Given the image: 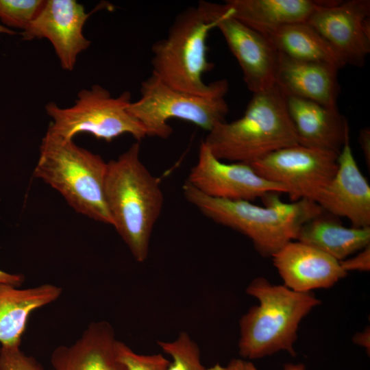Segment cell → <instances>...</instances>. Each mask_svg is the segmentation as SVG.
<instances>
[{"label":"cell","mask_w":370,"mask_h":370,"mask_svg":"<svg viewBox=\"0 0 370 370\" xmlns=\"http://www.w3.org/2000/svg\"><path fill=\"white\" fill-rule=\"evenodd\" d=\"M188 202L218 224L247 236L262 256L272 257L288 243L296 240L301 226L323 210L314 201L283 202L277 193L264 195V206L243 200L208 197L187 181L182 186Z\"/></svg>","instance_id":"obj_1"},{"label":"cell","mask_w":370,"mask_h":370,"mask_svg":"<svg viewBox=\"0 0 370 370\" xmlns=\"http://www.w3.org/2000/svg\"><path fill=\"white\" fill-rule=\"evenodd\" d=\"M112 226L134 258L144 262L151 236L164 204L158 178L140 158V143H133L117 158L108 162L104 185Z\"/></svg>","instance_id":"obj_2"},{"label":"cell","mask_w":370,"mask_h":370,"mask_svg":"<svg viewBox=\"0 0 370 370\" xmlns=\"http://www.w3.org/2000/svg\"><path fill=\"white\" fill-rule=\"evenodd\" d=\"M202 141L219 160L248 164L299 144L286 96L275 84L253 93L241 117L218 123Z\"/></svg>","instance_id":"obj_3"},{"label":"cell","mask_w":370,"mask_h":370,"mask_svg":"<svg viewBox=\"0 0 370 370\" xmlns=\"http://www.w3.org/2000/svg\"><path fill=\"white\" fill-rule=\"evenodd\" d=\"M216 25L200 1L179 13L166 36L152 46V73L169 86L184 92L199 95L227 93L226 79L206 84L203 78L213 67L208 60L206 41Z\"/></svg>","instance_id":"obj_4"},{"label":"cell","mask_w":370,"mask_h":370,"mask_svg":"<svg viewBox=\"0 0 370 370\" xmlns=\"http://www.w3.org/2000/svg\"><path fill=\"white\" fill-rule=\"evenodd\" d=\"M107 166L99 155L47 130L33 175L56 189L77 212L112 225L104 195Z\"/></svg>","instance_id":"obj_5"},{"label":"cell","mask_w":370,"mask_h":370,"mask_svg":"<svg viewBox=\"0 0 370 370\" xmlns=\"http://www.w3.org/2000/svg\"><path fill=\"white\" fill-rule=\"evenodd\" d=\"M246 292L258 299L259 304L241 319L240 354L257 359L284 350L295 356L299 324L320 300L312 292H296L264 278L253 280Z\"/></svg>","instance_id":"obj_6"},{"label":"cell","mask_w":370,"mask_h":370,"mask_svg":"<svg viewBox=\"0 0 370 370\" xmlns=\"http://www.w3.org/2000/svg\"><path fill=\"white\" fill-rule=\"evenodd\" d=\"M131 94L125 91L112 97L99 84L79 91L75 103L61 108L51 101L45 106L52 122L47 130L65 139L86 132L107 142L125 134L138 142L147 136L141 123L128 111Z\"/></svg>","instance_id":"obj_7"},{"label":"cell","mask_w":370,"mask_h":370,"mask_svg":"<svg viewBox=\"0 0 370 370\" xmlns=\"http://www.w3.org/2000/svg\"><path fill=\"white\" fill-rule=\"evenodd\" d=\"M140 97L131 101L127 110L145 130L147 136L166 139L173 132L169 121L177 119L209 132L225 121L229 107L227 93L192 94L173 88L151 75L140 85Z\"/></svg>","instance_id":"obj_8"},{"label":"cell","mask_w":370,"mask_h":370,"mask_svg":"<svg viewBox=\"0 0 370 370\" xmlns=\"http://www.w3.org/2000/svg\"><path fill=\"white\" fill-rule=\"evenodd\" d=\"M338 155L298 144L276 150L249 165L262 177L285 187L292 202H315L336 173Z\"/></svg>","instance_id":"obj_9"},{"label":"cell","mask_w":370,"mask_h":370,"mask_svg":"<svg viewBox=\"0 0 370 370\" xmlns=\"http://www.w3.org/2000/svg\"><path fill=\"white\" fill-rule=\"evenodd\" d=\"M215 19L216 28L221 32L236 58L248 89L256 93L275 84L278 52L260 33L231 15L225 4L201 1Z\"/></svg>","instance_id":"obj_10"},{"label":"cell","mask_w":370,"mask_h":370,"mask_svg":"<svg viewBox=\"0 0 370 370\" xmlns=\"http://www.w3.org/2000/svg\"><path fill=\"white\" fill-rule=\"evenodd\" d=\"M306 23L325 39L345 65H364L370 53L369 0H332Z\"/></svg>","instance_id":"obj_11"},{"label":"cell","mask_w":370,"mask_h":370,"mask_svg":"<svg viewBox=\"0 0 370 370\" xmlns=\"http://www.w3.org/2000/svg\"><path fill=\"white\" fill-rule=\"evenodd\" d=\"M186 181L208 197L227 200L251 201L269 193H287L285 187L262 177L248 164L219 160L203 141Z\"/></svg>","instance_id":"obj_12"},{"label":"cell","mask_w":370,"mask_h":370,"mask_svg":"<svg viewBox=\"0 0 370 370\" xmlns=\"http://www.w3.org/2000/svg\"><path fill=\"white\" fill-rule=\"evenodd\" d=\"M91 15L75 0H47L36 17L21 33L22 39L47 38L62 68L73 70L78 55L91 44L83 27Z\"/></svg>","instance_id":"obj_13"},{"label":"cell","mask_w":370,"mask_h":370,"mask_svg":"<svg viewBox=\"0 0 370 370\" xmlns=\"http://www.w3.org/2000/svg\"><path fill=\"white\" fill-rule=\"evenodd\" d=\"M348 138L338 155V169L315 202L354 227H370V186L354 158Z\"/></svg>","instance_id":"obj_14"},{"label":"cell","mask_w":370,"mask_h":370,"mask_svg":"<svg viewBox=\"0 0 370 370\" xmlns=\"http://www.w3.org/2000/svg\"><path fill=\"white\" fill-rule=\"evenodd\" d=\"M272 258L284 285L296 292L330 288L347 273L339 261L298 241L288 243Z\"/></svg>","instance_id":"obj_15"},{"label":"cell","mask_w":370,"mask_h":370,"mask_svg":"<svg viewBox=\"0 0 370 370\" xmlns=\"http://www.w3.org/2000/svg\"><path fill=\"white\" fill-rule=\"evenodd\" d=\"M117 342L108 322L90 323L73 344L53 349L50 370H127L118 357Z\"/></svg>","instance_id":"obj_16"},{"label":"cell","mask_w":370,"mask_h":370,"mask_svg":"<svg viewBox=\"0 0 370 370\" xmlns=\"http://www.w3.org/2000/svg\"><path fill=\"white\" fill-rule=\"evenodd\" d=\"M286 106L299 145L339 153L349 137L346 118L338 108L286 96Z\"/></svg>","instance_id":"obj_17"},{"label":"cell","mask_w":370,"mask_h":370,"mask_svg":"<svg viewBox=\"0 0 370 370\" xmlns=\"http://www.w3.org/2000/svg\"><path fill=\"white\" fill-rule=\"evenodd\" d=\"M338 70L330 64L298 60L278 52L275 84L285 96L337 108Z\"/></svg>","instance_id":"obj_18"},{"label":"cell","mask_w":370,"mask_h":370,"mask_svg":"<svg viewBox=\"0 0 370 370\" xmlns=\"http://www.w3.org/2000/svg\"><path fill=\"white\" fill-rule=\"evenodd\" d=\"M62 289L43 284L27 288L0 283V344L21 347L29 317L36 310L57 300Z\"/></svg>","instance_id":"obj_19"},{"label":"cell","mask_w":370,"mask_h":370,"mask_svg":"<svg viewBox=\"0 0 370 370\" xmlns=\"http://www.w3.org/2000/svg\"><path fill=\"white\" fill-rule=\"evenodd\" d=\"M332 0H227L231 15L254 30L306 23Z\"/></svg>","instance_id":"obj_20"},{"label":"cell","mask_w":370,"mask_h":370,"mask_svg":"<svg viewBox=\"0 0 370 370\" xmlns=\"http://www.w3.org/2000/svg\"><path fill=\"white\" fill-rule=\"evenodd\" d=\"M297 241L342 261L370 245L369 227H347L325 212L306 222Z\"/></svg>","instance_id":"obj_21"},{"label":"cell","mask_w":370,"mask_h":370,"mask_svg":"<svg viewBox=\"0 0 370 370\" xmlns=\"http://www.w3.org/2000/svg\"><path fill=\"white\" fill-rule=\"evenodd\" d=\"M279 53L293 59L325 63L338 69L345 64L332 46L307 23H295L259 32Z\"/></svg>","instance_id":"obj_22"},{"label":"cell","mask_w":370,"mask_h":370,"mask_svg":"<svg viewBox=\"0 0 370 370\" xmlns=\"http://www.w3.org/2000/svg\"><path fill=\"white\" fill-rule=\"evenodd\" d=\"M158 345L171 358L167 370H208L201 362L198 345L186 332H181L173 341H158Z\"/></svg>","instance_id":"obj_23"},{"label":"cell","mask_w":370,"mask_h":370,"mask_svg":"<svg viewBox=\"0 0 370 370\" xmlns=\"http://www.w3.org/2000/svg\"><path fill=\"white\" fill-rule=\"evenodd\" d=\"M44 0H0V20L6 25L25 30L42 10Z\"/></svg>","instance_id":"obj_24"},{"label":"cell","mask_w":370,"mask_h":370,"mask_svg":"<svg viewBox=\"0 0 370 370\" xmlns=\"http://www.w3.org/2000/svg\"><path fill=\"white\" fill-rule=\"evenodd\" d=\"M116 352L120 361L127 370H167L170 362L162 354H139L119 341L117 342Z\"/></svg>","instance_id":"obj_25"},{"label":"cell","mask_w":370,"mask_h":370,"mask_svg":"<svg viewBox=\"0 0 370 370\" xmlns=\"http://www.w3.org/2000/svg\"><path fill=\"white\" fill-rule=\"evenodd\" d=\"M0 370H44L37 360L23 353L20 347L0 348Z\"/></svg>","instance_id":"obj_26"},{"label":"cell","mask_w":370,"mask_h":370,"mask_svg":"<svg viewBox=\"0 0 370 370\" xmlns=\"http://www.w3.org/2000/svg\"><path fill=\"white\" fill-rule=\"evenodd\" d=\"M342 268L346 271H367L370 268V245L357 252L353 257L340 261Z\"/></svg>","instance_id":"obj_27"},{"label":"cell","mask_w":370,"mask_h":370,"mask_svg":"<svg viewBox=\"0 0 370 370\" xmlns=\"http://www.w3.org/2000/svg\"><path fill=\"white\" fill-rule=\"evenodd\" d=\"M358 142L362 151L368 168L370 167V130L369 127L360 130Z\"/></svg>","instance_id":"obj_28"},{"label":"cell","mask_w":370,"mask_h":370,"mask_svg":"<svg viewBox=\"0 0 370 370\" xmlns=\"http://www.w3.org/2000/svg\"><path fill=\"white\" fill-rule=\"evenodd\" d=\"M24 281L25 276L22 274L10 273L0 269V283L19 287Z\"/></svg>","instance_id":"obj_29"},{"label":"cell","mask_w":370,"mask_h":370,"mask_svg":"<svg viewBox=\"0 0 370 370\" xmlns=\"http://www.w3.org/2000/svg\"><path fill=\"white\" fill-rule=\"evenodd\" d=\"M244 362L240 359H233L225 366L217 363L208 368V370H244Z\"/></svg>","instance_id":"obj_30"},{"label":"cell","mask_w":370,"mask_h":370,"mask_svg":"<svg viewBox=\"0 0 370 370\" xmlns=\"http://www.w3.org/2000/svg\"><path fill=\"white\" fill-rule=\"evenodd\" d=\"M244 370H258L255 365L250 362H244ZM284 370H305V367L301 364H287Z\"/></svg>","instance_id":"obj_31"},{"label":"cell","mask_w":370,"mask_h":370,"mask_svg":"<svg viewBox=\"0 0 370 370\" xmlns=\"http://www.w3.org/2000/svg\"><path fill=\"white\" fill-rule=\"evenodd\" d=\"M354 341L356 343L364 346L366 349L369 350V332L366 330L365 332L358 334L354 338Z\"/></svg>","instance_id":"obj_32"},{"label":"cell","mask_w":370,"mask_h":370,"mask_svg":"<svg viewBox=\"0 0 370 370\" xmlns=\"http://www.w3.org/2000/svg\"><path fill=\"white\" fill-rule=\"evenodd\" d=\"M0 34H14L15 32L11 29L4 26L3 25L0 24Z\"/></svg>","instance_id":"obj_33"}]
</instances>
